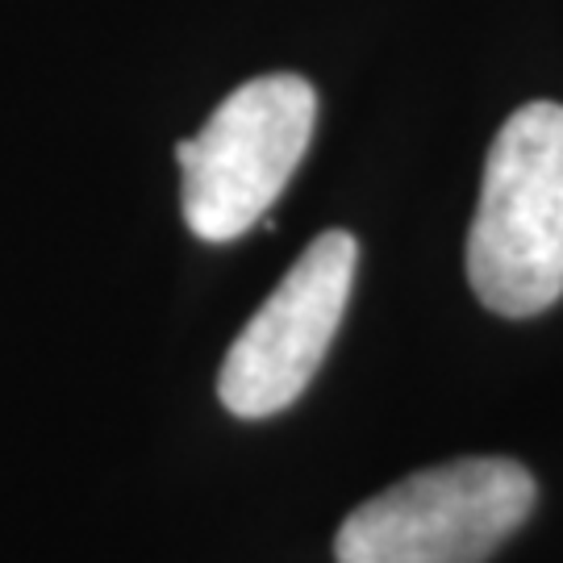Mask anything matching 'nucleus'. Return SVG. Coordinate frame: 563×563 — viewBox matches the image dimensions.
<instances>
[{
    "label": "nucleus",
    "mask_w": 563,
    "mask_h": 563,
    "mask_svg": "<svg viewBox=\"0 0 563 563\" xmlns=\"http://www.w3.org/2000/svg\"><path fill=\"white\" fill-rule=\"evenodd\" d=\"M467 280L501 318H534L563 297V104H522L497 130L467 234Z\"/></svg>",
    "instance_id": "1"
},
{
    "label": "nucleus",
    "mask_w": 563,
    "mask_h": 563,
    "mask_svg": "<svg viewBox=\"0 0 563 563\" xmlns=\"http://www.w3.org/2000/svg\"><path fill=\"white\" fill-rule=\"evenodd\" d=\"M534 501L539 484L518 460L439 463L351 509L334 539V563H488Z\"/></svg>",
    "instance_id": "2"
},
{
    "label": "nucleus",
    "mask_w": 563,
    "mask_h": 563,
    "mask_svg": "<svg viewBox=\"0 0 563 563\" xmlns=\"http://www.w3.org/2000/svg\"><path fill=\"white\" fill-rule=\"evenodd\" d=\"M318 121V92L301 76H260L225 97L197 139L176 146L180 205L205 242H234L267 218L301 167Z\"/></svg>",
    "instance_id": "3"
},
{
    "label": "nucleus",
    "mask_w": 563,
    "mask_h": 563,
    "mask_svg": "<svg viewBox=\"0 0 563 563\" xmlns=\"http://www.w3.org/2000/svg\"><path fill=\"white\" fill-rule=\"evenodd\" d=\"M355 263V239L346 230H325L288 267L222 363L218 397L234 418H276L309 388L342 325Z\"/></svg>",
    "instance_id": "4"
}]
</instances>
